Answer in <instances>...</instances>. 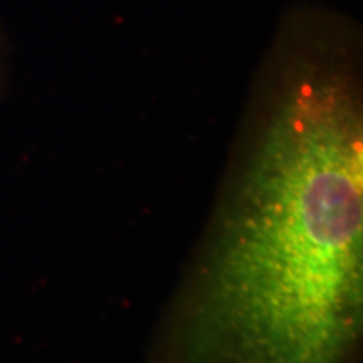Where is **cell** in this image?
<instances>
[{
	"label": "cell",
	"instance_id": "1",
	"mask_svg": "<svg viewBox=\"0 0 363 363\" xmlns=\"http://www.w3.org/2000/svg\"><path fill=\"white\" fill-rule=\"evenodd\" d=\"M259 98L150 363L360 362L357 86L343 71L298 65Z\"/></svg>",
	"mask_w": 363,
	"mask_h": 363
}]
</instances>
